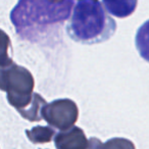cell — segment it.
I'll list each match as a JSON object with an SVG mask.
<instances>
[{"label": "cell", "mask_w": 149, "mask_h": 149, "mask_svg": "<svg viewBox=\"0 0 149 149\" xmlns=\"http://www.w3.org/2000/svg\"><path fill=\"white\" fill-rule=\"evenodd\" d=\"M72 0L51 3L48 0H19L10 13L17 33L23 39L34 41L45 28L61 23L70 17Z\"/></svg>", "instance_id": "6da1fadb"}, {"label": "cell", "mask_w": 149, "mask_h": 149, "mask_svg": "<svg viewBox=\"0 0 149 149\" xmlns=\"http://www.w3.org/2000/svg\"><path fill=\"white\" fill-rule=\"evenodd\" d=\"M116 29L114 21L97 0H80L66 26V32L74 41L96 44L106 41Z\"/></svg>", "instance_id": "7a4b0ae2"}, {"label": "cell", "mask_w": 149, "mask_h": 149, "mask_svg": "<svg viewBox=\"0 0 149 149\" xmlns=\"http://www.w3.org/2000/svg\"><path fill=\"white\" fill-rule=\"evenodd\" d=\"M34 87V78L27 68L13 61L7 65L0 64V90L6 92L9 104L19 112L32 103Z\"/></svg>", "instance_id": "3957f363"}, {"label": "cell", "mask_w": 149, "mask_h": 149, "mask_svg": "<svg viewBox=\"0 0 149 149\" xmlns=\"http://www.w3.org/2000/svg\"><path fill=\"white\" fill-rule=\"evenodd\" d=\"M79 109L77 104L68 98L56 99L46 103L42 109V118L51 127L65 131L74 126L78 120Z\"/></svg>", "instance_id": "277c9868"}, {"label": "cell", "mask_w": 149, "mask_h": 149, "mask_svg": "<svg viewBox=\"0 0 149 149\" xmlns=\"http://www.w3.org/2000/svg\"><path fill=\"white\" fill-rule=\"evenodd\" d=\"M54 144L56 149H88L89 140L81 128L74 126L56 134Z\"/></svg>", "instance_id": "5b68a950"}, {"label": "cell", "mask_w": 149, "mask_h": 149, "mask_svg": "<svg viewBox=\"0 0 149 149\" xmlns=\"http://www.w3.org/2000/svg\"><path fill=\"white\" fill-rule=\"evenodd\" d=\"M107 11L116 17H127L135 11L138 0H102Z\"/></svg>", "instance_id": "8992f818"}, {"label": "cell", "mask_w": 149, "mask_h": 149, "mask_svg": "<svg viewBox=\"0 0 149 149\" xmlns=\"http://www.w3.org/2000/svg\"><path fill=\"white\" fill-rule=\"evenodd\" d=\"M88 149H136L132 141L126 138H112L102 143L99 139L91 138Z\"/></svg>", "instance_id": "52a82bcc"}, {"label": "cell", "mask_w": 149, "mask_h": 149, "mask_svg": "<svg viewBox=\"0 0 149 149\" xmlns=\"http://www.w3.org/2000/svg\"><path fill=\"white\" fill-rule=\"evenodd\" d=\"M46 103L47 102L44 100L43 97H41L38 93H35L32 103L27 108L22 110L19 113L24 118H27L28 120L38 122V120H42V109Z\"/></svg>", "instance_id": "ba28073f"}, {"label": "cell", "mask_w": 149, "mask_h": 149, "mask_svg": "<svg viewBox=\"0 0 149 149\" xmlns=\"http://www.w3.org/2000/svg\"><path fill=\"white\" fill-rule=\"evenodd\" d=\"M135 42L140 55L149 62V19L138 29Z\"/></svg>", "instance_id": "9c48e42d"}, {"label": "cell", "mask_w": 149, "mask_h": 149, "mask_svg": "<svg viewBox=\"0 0 149 149\" xmlns=\"http://www.w3.org/2000/svg\"><path fill=\"white\" fill-rule=\"evenodd\" d=\"M54 129L50 128V127H42L37 126L32 128L31 130L26 131V135H27L28 139L31 142L35 143V144H40V143H48L52 140L54 136Z\"/></svg>", "instance_id": "30bf717a"}, {"label": "cell", "mask_w": 149, "mask_h": 149, "mask_svg": "<svg viewBox=\"0 0 149 149\" xmlns=\"http://www.w3.org/2000/svg\"><path fill=\"white\" fill-rule=\"evenodd\" d=\"M10 48V39L3 30L0 29V64L7 65L13 61L8 54Z\"/></svg>", "instance_id": "8fae6325"}, {"label": "cell", "mask_w": 149, "mask_h": 149, "mask_svg": "<svg viewBox=\"0 0 149 149\" xmlns=\"http://www.w3.org/2000/svg\"><path fill=\"white\" fill-rule=\"evenodd\" d=\"M48 1L51 3H61V2H63L64 0H48Z\"/></svg>", "instance_id": "7c38bea8"}]
</instances>
